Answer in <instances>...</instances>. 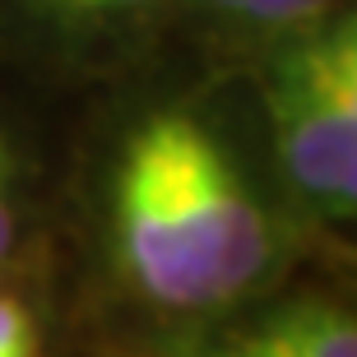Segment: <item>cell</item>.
<instances>
[{
  "mask_svg": "<svg viewBox=\"0 0 357 357\" xmlns=\"http://www.w3.org/2000/svg\"><path fill=\"white\" fill-rule=\"evenodd\" d=\"M0 357H42L38 325L28 316V306L14 302L10 292H0Z\"/></svg>",
  "mask_w": 357,
  "mask_h": 357,
  "instance_id": "5b68a950",
  "label": "cell"
},
{
  "mask_svg": "<svg viewBox=\"0 0 357 357\" xmlns=\"http://www.w3.org/2000/svg\"><path fill=\"white\" fill-rule=\"evenodd\" d=\"M237 348L246 357H357V330L339 306L302 302L237 339Z\"/></svg>",
  "mask_w": 357,
  "mask_h": 357,
  "instance_id": "277c9868",
  "label": "cell"
},
{
  "mask_svg": "<svg viewBox=\"0 0 357 357\" xmlns=\"http://www.w3.org/2000/svg\"><path fill=\"white\" fill-rule=\"evenodd\" d=\"M47 10L56 14H70V19H93V14H126V10H139L149 0H42Z\"/></svg>",
  "mask_w": 357,
  "mask_h": 357,
  "instance_id": "8992f818",
  "label": "cell"
},
{
  "mask_svg": "<svg viewBox=\"0 0 357 357\" xmlns=\"http://www.w3.org/2000/svg\"><path fill=\"white\" fill-rule=\"evenodd\" d=\"M116 227L121 255L139 288L162 306H209V288L199 260L185 241L181 209H176L167 162H162L153 121H144L126 144L116 181Z\"/></svg>",
  "mask_w": 357,
  "mask_h": 357,
  "instance_id": "3957f363",
  "label": "cell"
},
{
  "mask_svg": "<svg viewBox=\"0 0 357 357\" xmlns=\"http://www.w3.org/2000/svg\"><path fill=\"white\" fill-rule=\"evenodd\" d=\"M218 357H246V353H241V348L232 344V348H223V353H218Z\"/></svg>",
  "mask_w": 357,
  "mask_h": 357,
  "instance_id": "9c48e42d",
  "label": "cell"
},
{
  "mask_svg": "<svg viewBox=\"0 0 357 357\" xmlns=\"http://www.w3.org/2000/svg\"><path fill=\"white\" fill-rule=\"evenodd\" d=\"M5 167H10V158H5V139H0V255L10 251V241H14V213H10V195H5Z\"/></svg>",
  "mask_w": 357,
  "mask_h": 357,
  "instance_id": "52a82bcc",
  "label": "cell"
},
{
  "mask_svg": "<svg viewBox=\"0 0 357 357\" xmlns=\"http://www.w3.org/2000/svg\"><path fill=\"white\" fill-rule=\"evenodd\" d=\"M153 135L162 144L181 227L199 260L209 302H227L251 288L269 260L265 213L204 126L190 116H153Z\"/></svg>",
  "mask_w": 357,
  "mask_h": 357,
  "instance_id": "7a4b0ae2",
  "label": "cell"
},
{
  "mask_svg": "<svg viewBox=\"0 0 357 357\" xmlns=\"http://www.w3.org/2000/svg\"><path fill=\"white\" fill-rule=\"evenodd\" d=\"M218 10H232V14H246V19H255V5L260 0H213Z\"/></svg>",
  "mask_w": 357,
  "mask_h": 357,
  "instance_id": "ba28073f",
  "label": "cell"
},
{
  "mask_svg": "<svg viewBox=\"0 0 357 357\" xmlns=\"http://www.w3.org/2000/svg\"><path fill=\"white\" fill-rule=\"evenodd\" d=\"M269 116L297 190L348 213L357 199V33L348 19L278 56Z\"/></svg>",
  "mask_w": 357,
  "mask_h": 357,
  "instance_id": "6da1fadb",
  "label": "cell"
}]
</instances>
